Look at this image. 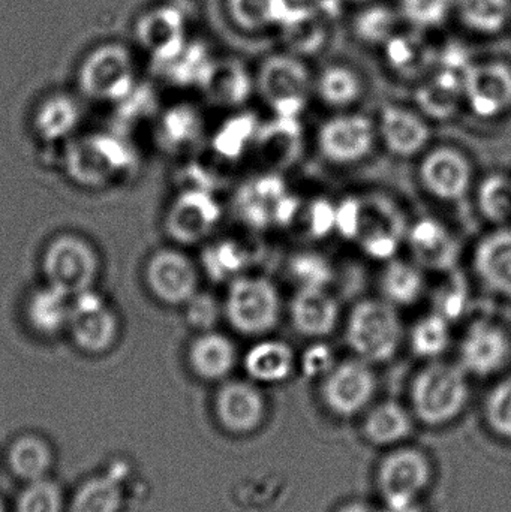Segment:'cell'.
I'll return each mask as SVG.
<instances>
[{"mask_svg":"<svg viewBox=\"0 0 511 512\" xmlns=\"http://www.w3.org/2000/svg\"><path fill=\"white\" fill-rule=\"evenodd\" d=\"M468 373L459 364L431 361L411 384L414 414L428 426H443L455 420L470 397Z\"/></svg>","mask_w":511,"mask_h":512,"instance_id":"cell-1","label":"cell"},{"mask_svg":"<svg viewBox=\"0 0 511 512\" xmlns=\"http://www.w3.org/2000/svg\"><path fill=\"white\" fill-rule=\"evenodd\" d=\"M45 283L69 297L95 289L102 271L98 249L77 233H60L45 245L41 259Z\"/></svg>","mask_w":511,"mask_h":512,"instance_id":"cell-2","label":"cell"},{"mask_svg":"<svg viewBox=\"0 0 511 512\" xmlns=\"http://www.w3.org/2000/svg\"><path fill=\"white\" fill-rule=\"evenodd\" d=\"M314 77L306 59L282 51L261 62L255 89L275 116L300 119L314 90Z\"/></svg>","mask_w":511,"mask_h":512,"instance_id":"cell-3","label":"cell"},{"mask_svg":"<svg viewBox=\"0 0 511 512\" xmlns=\"http://www.w3.org/2000/svg\"><path fill=\"white\" fill-rule=\"evenodd\" d=\"M345 340L357 358L369 364L392 360L401 346L402 324L386 300L359 301L351 309Z\"/></svg>","mask_w":511,"mask_h":512,"instance_id":"cell-4","label":"cell"},{"mask_svg":"<svg viewBox=\"0 0 511 512\" xmlns=\"http://www.w3.org/2000/svg\"><path fill=\"white\" fill-rule=\"evenodd\" d=\"M222 306L230 327L243 336H266L281 316L278 288L263 276L243 274L228 283Z\"/></svg>","mask_w":511,"mask_h":512,"instance_id":"cell-5","label":"cell"},{"mask_svg":"<svg viewBox=\"0 0 511 512\" xmlns=\"http://www.w3.org/2000/svg\"><path fill=\"white\" fill-rule=\"evenodd\" d=\"M120 331L119 313L104 295L90 289L72 297L66 333L78 351L92 357L108 354L119 343Z\"/></svg>","mask_w":511,"mask_h":512,"instance_id":"cell-6","label":"cell"},{"mask_svg":"<svg viewBox=\"0 0 511 512\" xmlns=\"http://www.w3.org/2000/svg\"><path fill=\"white\" fill-rule=\"evenodd\" d=\"M78 84L84 95L98 101L128 98L135 86L131 53L123 45H99L81 63Z\"/></svg>","mask_w":511,"mask_h":512,"instance_id":"cell-7","label":"cell"},{"mask_svg":"<svg viewBox=\"0 0 511 512\" xmlns=\"http://www.w3.org/2000/svg\"><path fill=\"white\" fill-rule=\"evenodd\" d=\"M144 283L158 303L183 307L200 291V270L185 252L162 248L144 265Z\"/></svg>","mask_w":511,"mask_h":512,"instance_id":"cell-8","label":"cell"},{"mask_svg":"<svg viewBox=\"0 0 511 512\" xmlns=\"http://www.w3.org/2000/svg\"><path fill=\"white\" fill-rule=\"evenodd\" d=\"M464 102L474 116L495 120L511 111V63L473 60L464 77Z\"/></svg>","mask_w":511,"mask_h":512,"instance_id":"cell-9","label":"cell"},{"mask_svg":"<svg viewBox=\"0 0 511 512\" xmlns=\"http://www.w3.org/2000/svg\"><path fill=\"white\" fill-rule=\"evenodd\" d=\"M375 390L377 379L371 364L356 357L336 363L324 376L321 397L333 414L350 418L368 408Z\"/></svg>","mask_w":511,"mask_h":512,"instance_id":"cell-10","label":"cell"},{"mask_svg":"<svg viewBox=\"0 0 511 512\" xmlns=\"http://www.w3.org/2000/svg\"><path fill=\"white\" fill-rule=\"evenodd\" d=\"M221 216V206L212 189L189 186L171 203L165 228L174 242L197 245L218 227Z\"/></svg>","mask_w":511,"mask_h":512,"instance_id":"cell-11","label":"cell"},{"mask_svg":"<svg viewBox=\"0 0 511 512\" xmlns=\"http://www.w3.org/2000/svg\"><path fill=\"white\" fill-rule=\"evenodd\" d=\"M375 132L374 123L363 114H338L327 119L318 129V150L332 164H356L374 149Z\"/></svg>","mask_w":511,"mask_h":512,"instance_id":"cell-12","label":"cell"},{"mask_svg":"<svg viewBox=\"0 0 511 512\" xmlns=\"http://www.w3.org/2000/svg\"><path fill=\"white\" fill-rule=\"evenodd\" d=\"M510 358L509 331L491 319L473 322L459 345V366L468 375H495L509 364Z\"/></svg>","mask_w":511,"mask_h":512,"instance_id":"cell-13","label":"cell"},{"mask_svg":"<svg viewBox=\"0 0 511 512\" xmlns=\"http://www.w3.org/2000/svg\"><path fill=\"white\" fill-rule=\"evenodd\" d=\"M420 183L431 197L444 203H458L470 192L473 167L464 153L453 147H435L423 156Z\"/></svg>","mask_w":511,"mask_h":512,"instance_id":"cell-14","label":"cell"},{"mask_svg":"<svg viewBox=\"0 0 511 512\" xmlns=\"http://www.w3.org/2000/svg\"><path fill=\"white\" fill-rule=\"evenodd\" d=\"M215 414L225 430L246 435L263 424L266 400L252 382L225 381L215 396Z\"/></svg>","mask_w":511,"mask_h":512,"instance_id":"cell-15","label":"cell"},{"mask_svg":"<svg viewBox=\"0 0 511 512\" xmlns=\"http://www.w3.org/2000/svg\"><path fill=\"white\" fill-rule=\"evenodd\" d=\"M137 38L153 59L170 62L189 42L185 17L174 6L147 11L137 23Z\"/></svg>","mask_w":511,"mask_h":512,"instance_id":"cell-16","label":"cell"},{"mask_svg":"<svg viewBox=\"0 0 511 512\" xmlns=\"http://www.w3.org/2000/svg\"><path fill=\"white\" fill-rule=\"evenodd\" d=\"M402 221L392 204L386 200L363 201L362 228L359 245L363 252L377 261H390L398 252Z\"/></svg>","mask_w":511,"mask_h":512,"instance_id":"cell-17","label":"cell"},{"mask_svg":"<svg viewBox=\"0 0 511 512\" xmlns=\"http://www.w3.org/2000/svg\"><path fill=\"white\" fill-rule=\"evenodd\" d=\"M432 466L428 457L414 448H399L384 457L378 469L383 496H419L431 483Z\"/></svg>","mask_w":511,"mask_h":512,"instance_id":"cell-18","label":"cell"},{"mask_svg":"<svg viewBox=\"0 0 511 512\" xmlns=\"http://www.w3.org/2000/svg\"><path fill=\"white\" fill-rule=\"evenodd\" d=\"M473 267L480 282L511 301V225H503L477 243Z\"/></svg>","mask_w":511,"mask_h":512,"instance_id":"cell-19","label":"cell"},{"mask_svg":"<svg viewBox=\"0 0 511 512\" xmlns=\"http://www.w3.org/2000/svg\"><path fill=\"white\" fill-rule=\"evenodd\" d=\"M378 132L387 150L399 158L419 155L431 138V129L426 120L399 105L383 107L378 120Z\"/></svg>","mask_w":511,"mask_h":512,"instance_id":"cell-20","label":"cell"},{"mask_svg":"<svg viewBox=\"0 0 511 512\" xmlns=\"http://www.w3.org/2000/svg\"><path fill=\"white\" fill-rule=\"evenodd\" d=\"M338 318V301L327 288H297L291 298V324L297 333L309 339H323L332 334Z\"/></svg>","mask_w":511,"mask_h":512,"instance_id":"cell-21","label":"cell"},{"mask_svg":"<svg viewBox=\"0 0 511 512\" xmlns=\"http://www.w3.org/2000/svg\"><path fill=\"white\" fill-rule=\"evenodd\" d=\"M408 246L422 268L452 270L458 261L459 245L449 228L434 218L417 221L408 231Z\"/></svg>","mask_w":511,"mask_h":512,"instance_id":"cell-22","label":"cell"},{"mask_svg":"<svg viewBox=\"0 0 511 512\" xmlns=\"http://www.w3.org/2000/svg\"><path fill=\"white\" fill-rule=\"evenodd\" d=\"M384 63L393 74L408 80L425 78L437 65V47L422 30H399L383 48Z\"/></svg>","mask_w":511,"mask_h":512,"instance_id":"cell-23","label":"cell"},{"mask_svg":"<svg viewBox=\"0 0 511 512\" xmlns=\"http://www.w3.org/2000/svg\"><path fill=\"white\" fill-rule=\"evenodd\" d=\"M189 369L201 381L221 382L230 376L239 361V352L230 337L218 331H204L189 343Z\"/></svg>","mask_w":511,"mask_h":512,"instance_id":"cell-24","label":"cell"},{"mask_svg":"<svg viewBox=\"0 0 511 512\" xmlns=\"http://www.w3.org/2000/svg\"><path fill=\"white\" fill-rule=\"evenodd\" d=\"M312 3L296 0H225L231 23L245 33H258L282 26L293 20Z\"/></svg>","mask_w":511,"mask_h":512,"instance_id":"cell-25","label":"cell"},{"mask_svg":"<svg viewBox=\"0 0 511 512\" xmlns=\"http://www.w3.org/2000/svg\"><path fill=\"white\" fill-rule=\"evenodd\" d=\"M200 87L213 104L239 108L254 93L255 77L240 60L215 59Z\"/></svg>","mask_w":511,"mask_h":512,"instance_id":"cell-26","label":"cell"},{"mask_svg":"<svg viewBox=\"0 0 511 512\" xmlns=\"http://www.w3.org/2000/svg\"><path fill=\"white\" fill-rule=\"evenodd\" d=\"M464 77L462 72L435 66L417 89L420 110L431 119H450L464 102Z\"/></svg>","mask_w":511,"mask_h":512,"instance_id":"cell-27","label":"cell"},{"mask_svg":"<svg viewBox=\"0 0 511 512\" xmlns=\"http://www.w3.org/2000/svg\"><path fill=\"white\" fill-rule=\"evenodd\" d=\"M71 301L65 292L45 283L30 292L24 306L26 321L36 336L53 339L68 331Z\"/></svg>","mask_w":511,"mask_h":512,"instance_id":"cell-28","label":"cell"},{"mask_svg":"<svg viewBox=\"0 0 511 512\" xmlns=\"http://www.w3.org/2000/svg\"><path fill=\"white\" fill-rule=\"evenodd\" d=\"M296 354L282 340H260L243 357V369L252 381L279 384L287 381L296 367Z\"/></svg>","mask_w":511,"mask_h":512,"instance_id":"cell-29","label":"cell"},{"mask_svg":"<svg viewBox=\"0 0 511 512\" xmlns=\"http://www.w3.org/2000/svg\"><path fill=\"white\" fill-rule=\"evenodd\" d=\"M453 15L467 32L492 38L509 29L511 0H456Z\"/></svg>","mask_w":511,"mask_h":512,"instance_id":"cell-30","label":"cell"},{"mask_svg":"<svg viewBox=\"0 0 511 512\" xmlns=\"http://www.w3.org/2000/svg\"><path fill=\"white\" fill-rule=\"evenodd\" d=\"M402 17L398 8L372 0L360 5L351 20V32L366 47L383 48L393 35L399 32Z\"/></svg>","mask_w":511,"mask_h":512,"instance_id":"cell-31","label":"cell"},{"mask_svg":"<svg viewBox=\"0 0 511 512\" xmlns=\"http://www.w3.org/2000/svg\"><path fill=\"white\" fill-rule=\"evenodd\" d=\"M329 24L312 5L279 29L285 51L302 59L321 53L329 41Z\"/></svg>","mask_w":511,"mask_h":512,"instance_id":"cell-32","label":"cell"},{"mask_svg":"<svg viewBox=\"0 0 511 512\" xmlns=\"http://www.w3.org/2000/svg\"><path fill=\"white\" fill-rule=\"evenodd\" d=\"M314 90L327 107L347 110L362 98V75L344 63H333L315 78Z\"/></svg>","mask_w":511,"mask_h":512,"instance_id":"cell-33","label":"cell"},{"mask_svg":"<svg viewBox=\"0 0 511 512\" xmlns=\"http://www.w3.org/2000/svg\"><path fill=\"white\" fill-rule=\"evenodd\" d=\"M125 504V487L113 472L84 481L72 496L66 512H120Z\"/></svg>","mask_w":511,"mask_h":512,"instance_id":"cell-34","label":"cell"},{"mask_svg":"<svg viewBox=\"0 0 511 512\" xmlns=\"http://www.w3.org/2000/svg\"><path fill=\"white\" fill-rule=\"evenodd\" d=\"M53 462V450L48 442L32 433H26L15 439L9 448V469L23 483L47 478Z\"/></svg>","mask_w":511,"mask_h":512,"instance_id":"cell-35","label":"cell"},{"mask_svg":"<svg viewBox=\"0 0 511 512\" xmlns=\"http://www.w3.org/2000/svg\"><path fill=\"white\" fill-rule=\"evenodd\" d=\"M251 264V252L233 239L216 240L201 254V271L215 283H230L243 276Z\"/></svg>","mask_w":511,"mask_h":512,"instance_id":"cell-36","label":"cell"},{"mask_svg":"<svg viewBox=\"0 0 511 512\" xmlns=\"http://www.w3.org/2000/svg\"><path fill=\"white\" fill-rule=\"evenodd\" d=\"M80 107L72 96L56 93L39 104L33 117L36 134L45 141L65 138L80 122Z\"/></svg>","mask_w":511,"mask_h":512,"instance_id":"cell-37","label":"cell"},{"mask_svg":"<svg viewBox=\"0 0 511 512\" xmlns=\"http://www.w3.org/2000/svg\"><path fill=\"white\" fill-rule=\"evenodd\" d=\"M384 300L393 306H413L425 292L422 267L402 259H390L381 274Z\"/></svg>","mask_w":511,"mask_h":512,"instance_id":"cell-38","label":"cell"},{"mask_svg":"<svg viewBox=\"0 0 511 512\" xmlns=\"http://www.w3.org/2000/svg\"><path fill=\"white\" fill-rule=\"evenodd\" d=\"M413 432L410 412L396 402L375 406L365 420V435L372 444L392 447L401 444Z\"/></svg>","mask_w":511,"mask_h":512,"instance_id":"cell-39","label":"cell"},{"mask_svg":"<svg viewBox=\"0 0 511 512\" xmlns=\"http://www.w3.org/2000/svg\"><path fill=\"white\" fill-rule=\"evenodd\" d=\"M300 135V119L275 116L266 125H260L254 146H257L264 156H270V161L275 164H287L296 156Z\"/></svg>","mask_w":511,"mask_h":512,"instance_id":"cell-40","label":"cell"},{"mask_svg":"<svg viewBox=\"0 0 511 512\" xmlns=\"http://www.w3.org/2000/svg\"><path fill=\"white\" fill-rule=\"evenodd\" d=\"M258 128H260V120L257 114L251 111H239L219 126L218 132L213 137V150L228 161L242 158L243 153L254 146Z\"/></svg>","mask_w":511,"mask_h":512,"instance_id":"cell-41","label":"cell"},{"mask_svg":"<svg viewBox=\"0 0 511 512\" xmlns=\"http://www.w3.org/2000/svg\"><path fill=\"white\" fill-rule=\"evenodd\" d=\"M203 132V119L192 105H176L162 117L159 141L167 150H182L194 146Z\"/></svg>","mask_w":511,"mask_h":512,"instance_id":"cell-42","label":"cell"},{"mask_svg":"<svg viewBox=\"0 0 511 512\" xmlns=\"http://www.w3.org/2000/svg\"><path fill=\"white\" fill-rule=\"evenodd\" d=\"M450 340H452L450 321L437 312L423 316L411 328V351L423 360H437L449 348Z\"/></svg>","mask_w":511,"mask_h":512,"instance_id":"cell-43","label":"cell"},{"mask_svg":"<svg viewBox=\"0 0 511 512\" xmlns=\"http://www.w3.org/2000/svg\"><path fill=\"white\" fill-rule=\"evenodd\" d=\"M477 206L486 221L503 227L511 222V177L491 174L480 183Z\"/></svg>","mask_w":511,"mask_h":512,"instance_id":"cell-44","label":"cell"},{"mask_svg":"<svg viewBox=\"0 0 511 512\" xmlns=\"http://www.w3.org/2000/svg\"><path fill=\"white\" fill-rule=\"evenodd\" d=\"M215 62L209 48L201 42H191L167 65L168 75L179 84L201 86L210 66Z\"/></svg>","mask_w":511,"mask_h":512,"instance_id":"cell-45","label":"cell"},{"mask_svg":"<svg viewBox=\"0 0 511 512\" xmlns=\"http://www.w3.org/2000/svg\"><path fill=\"white\" fill-rule=\"evenodd\" d=\"M456 0H399L398 11L411 29H437L455 11Z\"/></svg>","mask_w":511,"mask_h":512,"instance_id":"cell-46","label":"cell"},{"mask_svg":"<svg viewBox=\"0 0 511 512\" xmlns=\"http://www.w3.org/2000/svg\"><path fill=\"white\" fill-rule=\"evenodd\" d=\"M14 512H66L62 489L48 477L26 483L15 501Z\"/></svg>","mask_w":511,"mask_h":512,"instance_id":"cell-47","label":"cell"},{"mask_svg":"<svg viewBox=\"0 0 511 512\" xmlns=\"http://www.w3.org/2000/svg\"><path fill=\"white\" fill-rule=\"evenodd\" d=\"M288 271L299 288H327L335 277L332 264L317 252H299L291 256Z\"/></svg>","mask_w":511,"mask_h":512,"instance_id":"cell-48","label":"cell"},{"mask_svg":"<svg viewBox=\"0 0 511 512\" xmlns=\"http://www.w3.org/2000/svg\"><path fill=\"white\" fill-rule=\"evenodd\" d=\"M485 415L489 427L501 438L511 441V376L501 379L489 391Z\"/></svg>","mask_w":511,"mask_h":512,"instance_id":"cell-49","label":"cell"},{"mask_svg":"<svg viewBox=\"0 0 511 512\" xmlns=\"http://www.w3.org/2000/svg\"><path fill=\"white\" fill-rule=\"evenodd\" d=\"M183 307L186 322L198 333L215 330L224 316V306L209 292L198 291Z\"/></svg>","mask_w":511,"mask_h":512,"instance_id":"cell-50","label":"cell"},{"mask_svg":"<svg viewBox=\"0 0 511 512\" xmlns=\"http://www.w3.org/2000/svg\"><path fill=\"white\" fill-rule=\"evenodd\" d=\"M468 304V291L462 279H455L438 291L434 312L453 322L464 315Z\"/></svg>","mask_w":511,"mask_h":512,"instance_id":"cell-51","label":"cell"},{"mask_svg":"<svg viewBox=\"0 0 511 512\" xmlns=\"http://www.w3.org/2000/svg\"><path fill=\"white\" fill-rule=\"evenodd\" d=\"M363 201L347 197L336 206V233L345 240L357 242L362 227Z\"/></svg>","mask_w":511,"mask_h":512,"instance_id":"cell-52","label":"cell"},{"mask_svg":"<svg viewBox=\"0 0 511 512\" xmlns=\"http://www.w3.org/2000/svg\"><path fill=\"white\" fill-rule=\"evenodd\" d=\"M336 366L335 354L326 343L317 342L300 357V370L306 378H324Z\"/></svg>","mask_w":511,"mask_h":512,"instance_id":"cell-53","label":"cell"},{"mask_svg":"<svg viewBox=\"0 0 511 512\" xmlns=\"http://www.w3.org/2000/svg\"><path fill=\"white\" fill-rule=\"evenodd\" d=\"M306 225L309 234L315 239H323L336 231V204L326 198H317L306 212Z\"/></svg>","mask_w":511,"mask_h":512,"instance_id":"cell-54","label":"cell"},{"mask_svg":"<svg viewBox=\"0 0 511 512\" xmlns=\"http://www.w3.org/2000/svg\"><path fill=\"white\" fill-rule=\"evenodd\" d=\"M384 502H386L383 507L384 512H423L419 496H384Z\"/></svg>","mask_w":511,"mask_h":512,"instance_id":"cell-55","label":"cell"},{"mask_svg":"<svg viewBox=\"0 0 511 512\" xmlns=\"http://www.w3.org/2000/svg\"><path fill=\"white\" fill-rule=\"evenodd\" d=\"M338 512H384L383 508L374 507V505L365 504V502H350L339 508Z\"/></svg>","mask_w":511,"mask_h":512,"instance_id":"cell-56","label":"cell"},{"mask_svg":"<svg viewBox=\"0 0 511 512\" xmlns=\"http://www.w3.org/2000/svg\"><path fill=\"white\" fill-rule=\"evenodd\" d=\"M347 5H365V3L372 2V0H344Z\"/></svg>","mask_w":511,"mask_h":512,"instance_id":"cell-57","label":"cell"},{"mask_svg":"<svg viewBox=\"0 0 511 512\" xmlns=\"http://www.w3.org/2000/svg\"><path fill=\"white\" fill-rule=\"evenodd\" d=\"M0 512H6L5 504H3L2 499H0Z\"/></svg>","mask_w":511,"mask_h":512,"instance_id":"cell-58","label":"cell"},{"mask_svg":"<svg viewBox=\"0 0 511 512\" xmlns=\"http://www.w3.org/2000/svg\"><path fill=\"white\" fill-rule=\"evenodd\" d=\"M296 2H300V3H312V2H314V0H296Z\"/></svg>","mask_w":511,"mask_h":512,"instance_id":"cell-59","label":"cell"},{"mask_svg":"<svg viewBox=\"0 0 511 512\" xmlns=\"http://www.w3.org/2000/svg\"><path fill=\"white\" fill-rule=\"evenodd\" d=\"M510 27H511V24H510Z\"/></svg>","mask_w":511,"mask_h":512,"instance_id":"cell-60","label":"cell"}]
</instances>
